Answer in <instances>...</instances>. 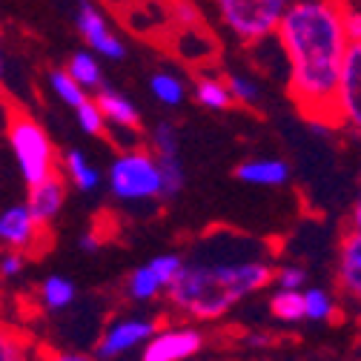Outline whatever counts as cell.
I'll list each match as a JSON object with an SVG mask.
<instances>
[{"mask_svg":"<svg viewBox=\"0 0 361 361\" xmlns=\"http://www.w3.org/2000/svg\"><path fill=\"white\" fill-rule=\"evenodd\" d=\"M273 269L276 261L267 244L218 233L184 258L164 298L169 310L184 315L187 322L212 324L227 319L255 293L267 290Z\"/></svg>","mask_w":361,"mask_h":361,"instance_id":"obj_2","label":"cell"},{"mask_svg":"<svg viewBox=\"0 0 361 361\" xmlns=\"http://www.w3.org/2000/svg\"><path fill=\"white\" fill-rule=\"evenodd\" d=\"M269 341H273V338H269L267 333H247L244 336V344L247 347H269Z\"/></svg>","mask_w":361,"mask_h":361,"instance_id":"obj_34","label":"cell"},{"mask_svg":"<svg viewBox=\"0 0 361 361\" xmlns=\"http://www.w3.org/2000/svg\"><path fill=\"white\" fill-rule=\"evenodd\" d=\"M72 20H75V29L89 52H95L101 61H109V63L126 61V40L115 32L106 12L95 0H75Z\"/></svg>","mask_w":361,"mask_h":361,"instance_id":"obj_6","label":"cell"},{"mask_svg":"<svg viewBox=\"0 0 361 361\" xmlns=\"http://www.w3.org/2000/svg\"><path fill=\"white\" fill-rule=\"evenodd\" d=\"M152 155H180V138H178V126L172 121H158L149 129V147Z\"/></svg>","mask_w":361,"mask_h":361,"instance_id":"obj_27","label":"cell"},{"mask_svg":"<svg viewBox=\"0 0 361 361\" xmlns=\"http://www.w3.org/2000/svg\"><path fill=\"white\" fill-rule=\"evenodd\" d=\"M347 227L350 230H358L361 233V192H358V198L353 201V207H350V218H347Z\"/></svg>","mask_w":361,"mask_h":361,"instance_id":"obj_33","label":"cell"},{"mask_svg":"<svg viewBox=\"0 0 361 361\" xmlns=\"http://www.w3.org/2000/svg\"><path fill=\"white\" fill-rule=\"evenodd\" d=\"M218 23L244 47L269 40L293 0H209Z\"/></svg>","mask_w":361,"mask_h":361,"instance_id":"obj_5","label":"cell"},{"mask_svg":"<svg viewBox=\"0 0 361 361\" xmlns=\"http://www.w3.org/2000/svg\"><path fill=\"white\" fill-rule=\"evenodd\" d=\"M0 361H40L37 338L20 324L0 319Z\"/></svg>","mask_w":361,"mask_h":361,"instance_id":"obj_16","label":"cell"},{"mask_svg":"<svg viewBox=\"0 0 361 361\" xmlns=\"http://www.w3.org/2000/svg\"><path fill=\"white\" fill-rule=\"evenodd\" d=\"M273 284L276 290H304L307 287V269L298 264H279L273 269Z\"/></svg>","mask_w":361,"mask_h":361,"instance_id":"obj_29","label":"cell"},{"mask_svg":"<svg viewBox=\"0 0 361 361\" xmlns=\"http://www.w3.org/2000/svg\"><path fill=\"white\" fill-rule=\"evenodd\" d=\"M301 301H304V322H312V324L330 322L333 315H336V310H338L333 293L324 290V287H310L307 284L301 290Z\"/></svg>","mask_w":361,"mask_h":361,"instance_id":"obj_22","label":"cell"},{"mask_svg":"<svg viewBox=\"0 0 361 361\" xmlns=\"http://www.w3.org/2000/svg\"><path fill=\"white\" fill-rule=\"evenodd\" d=\"M224 80H227L233 106H247V109L261 106V98H264L261 83L250 72H227V75H224Z\"/></svg>","mask_w":361,"mask_h":361,"instance_id":"obj_23","label":"cell"},{"mask_svg":"<svg viewBox=\"0 0 361 361\" xmlns=\"http://www.w3.org/2000/svg\"><path fill=\"white\" fill-rule=\"evenodd\" d=\"M333 126H341L361 138V43H350L344 55L333 104Z\"/></svg>","mask_w":361,"mask_h":361,"instance_id":"obj_9","label":"cell"},{"mask_svg":"<svg viewBox=\"0 0 361 361\" xmlns=\"http://www.w3.org/2000/svg\"><path fill=\"white\" fill-rule=\"evenodd\" d=\"M4 75H6V61H4V52H0V80H4Z\"/></svg>","mask_w":361,"mask_h":361,"instance_id":"obj_36","label":"cell"},{"mask_svg":"<svg viewBox=\"0 0 361 361\" xmlns=\"http://www.w3.org/2000/svg\"><path fill=\"white\" fill-rule=\"evenodd\" d=\"M149 92H152V98H155L161 106L178 109L180 104L187 101L190 86H187V80L180 78L178 72L158 69V72H152V78H149Z\"/></svg>","mask_w":361,"mask_h":361,"instance_id":"obj_20","label":"cell"},{"mask_svg":"<svg viewBox=\"0 0 361 361\" xmlns=\"http://www.w3.org/2000/svg\"><path fill=\"white\" fill-rule=\"evenodd\" d=\"M0 247L26 252L29 258L40 255L49 247V227H43L26 204H12L0 209Z\"/></svg>","mask_w":361,"mask_h":361,"instance_id":"obj_10","label":"cell"},{"mask_svg":"<svg viewBox=\"0 0 361 361\" xmlns=\"http://www.w3.org/2000/svg\"><path fill=\"white\" fill-rule=\"evenodd\" d=\"M26 264H29L26 252L4 250V252H0V279H18V276H23Z\"/></svg>","mask_w":361,"mask_h":361,"instance_id":"obj_30","label":"cell"},{"mask_svg":"<svg viewBox=\"0 0 361 361\" xmlns=\"http://www.w3.org/2000/svg\"><path fill=\"white\" fill-rule=\"evenodd\" d=\"M290 164L284 158H247L238 164L235 178L247 187H261V190H276L290 184Z\"/></svg>","mask_w":361,"mask_h":361,"instance_id":"obj_14","label":"cell"},{"mask_svg":"<svg viewBox=\"0 0 361 361\" xmlns=\"http://www.w3.org/2000/svg\"><path fill=\"white\" fill-rule=\"evenodd\" d=\"M37 298H40V304L47 307L49 312H58V310H66V307L75 304L78 287L69 279H63V276H47L40 281V287H37Z\"/></svg>","mask_w":361,"mask_h":361,"instance_id":"obj_21","label":"cell"},{"mask_svg":"<svg viewBox=\"0 0 361 361\" xmlns=\"http://www.w3.org/2000/svg\"><path fill=\"white\" fill-rule=\"evenodd\" d=\"M207 338L195 324L158 327L141 347V361H190L204 350Z\"/></svg>","mask_w":361,"mask_h":361,"instance_id":"obj_11","label":"cell"},{"mask_svg":"<svg viewBox=\"0 0 361 361\" xmlns=\"http://www.w3.org/2000/svg\"><path fill=\"white\" fill-rule=\"evenodd\" d=\"M49 89L55 92V98H58L63 106H69V109L80 106V104L89 98V92H86V89H83L66 69H52V72H49Z\"/></svg>","mask_w":361,"mask_h":361,"instance_id":"obj_26","label":"cell"},{"mask_svg":"<svg viewBox=\"0 0 361 361\" xmlns=\"http://www.w3.org/2000/svg\"><path fill=\"white\" fill-rule=\"evenodd\" d=\"M269 312H273L279 324H301L304 322L301 290H276L269 295Z\"/></svg>","mask_w":361,"mask_h":361,"instance_id":"obj_24","label":"cell"},{"mask_svg":"<svg viewBox=\"0 0 361 361\" xmlns=\"http://www.w3.org/2000/svg\"><path fill=\"white\" fill-rule=\"evenodd\" d=\"M161 172V198H175L187 184V172L180 155H155Z\"/></svg>","mask_w":361,"mask_h":361,"instance_id":"obj_25","label":"cell"},{"mask_svg":"<svg viewBox=\"0 0 361 361\" xmlns=\"http://www.w3.org/2000/svg\"><path fill=\"white\" fill-rule=\"evenodd\" d=\"M344 29H347L350 43H361V6L347 4V9H344Z\"/></svg>","mask_w":361,"mask_h":361,"instance_id":"obj_32","label":"cell"},{"mask_svg":"<svg viewBox=\"0 0 361 361\" xmlns=\"http://www.w3.org/2000/svg\"><path fill=\"white\" fill-rule=\"evenodd\" d=\"M58 172L66 175V184H72L75 190L80 192H95L101 184H104V175L101 169L89 161L80 149H69L63 155V161L58 164Z\"/></svg>","mask_w":361,"mask_h":361,"instance_id":"obj_17","label":"cell"},{"mask_svg":"<svg viewBox=\"0 0 361 361\" xmlns=\"http://www.w3.org/2000/svg\"><path fill=\"white\" fill-rule=\"evenodd\" d=\"M336 284L341 290V298L361 312V233L350 227L344 230L338 244Z\"/></svg>","mask_w":361,"mask_h":361,"instance_id":"obj_12","label":"cell"},{"mask_svg":"<svg viewBox=\"0 0 361 361\" xmlns=\"http://www.w3.org/2000/svg\"><path fill=\"white\" fill-rule=\"evenodd\" d=\"M347 0H293L273 40L287 63V92L298 112L333 126V104L350 49L344 29Z\"/></svg>","mask_w":361,"mask_h":361,"instance_id":"obj_1","label":"cell"},{"mask_svg":"<svg viewBox=\"0 0 361 361\" xmlns=\"http://www.w3.org/2000/svg\"><path fill=\"white\" fill-rule=\"evenodd\" d=\"M72 112H75V121H78L80 132L92 135V138H101V135L106 132V118H104V112H101V106L95 104L92 95H89L80 106H75Z\"/></svg>","mask_w":361,"mask_h":361,"instance_id":"obj_28","label":"cell"},{"mask_svg":"<svg viewBox=\"0 0 361 361\" xmlns=\"http://www.w3.org/2000/svg\"><path fill=\"white\" fill-rule=\"evenodd\" d=\"M63 204H66V178L61 172H55V175L43 178L29 187L26 207L43 227H52L58 221V215L63 212Z\"/></svg>","mask_w":361,"mask_h":361,"instance_id":"obj_13","label":"cell"},{"mask_svg":"<svg viewBox=\"0 0 361 361\" xmlns=\"http://www.w3.org/2000/svg\"><path fill=\"white\" fill-rule=\"evenodd\" d=\"M40 361H98L89 353H78V350H49L40 347Z\"/></svg>","mask_w":361,"mask_h":361,"instance_id":"obj_31","label":"cell"},{"mask_svg":"<svg viewBox=\"0 0 361 361\" xmlns=\"http://www.w3.org/2000/svg\"><path fill=\"white\" fill-rule=\"evenodd\" d=\"M89 95L92 92H98V89L106 83L104 80V63H101V58L95 55V52H89L86 47L83 49H75L72 55H69V61H66V66H63Z\"/></svg>","mask_w":361,"mask_h":361,"instance_id":"obj_19","label":"cell"},{"mask_svg":"<svg viewBox=\"0 0 361 361\" xmlns=\"http://www.w3.org/2000/svg\"><path fill=\"white\" fill-rule=\"evenodd\" d=\"M92 98L101 106V112L106 118V126H115V129L132 132V135L141 129V109L135 106L123 92H118V89L104 83L98 92H92Z\"/></svg>","mask_w":361,"mask_h":361,"instance_id":"obj_15","label":"cell"},{"mask_svg":"<svg viewBox=\"0 0 361 361\" xmlns=\"http://www.w3.org/2000/svg\"><path fill=\"white\" fill-rule=\"evenodd\" d=\"M180 264H184V255H178V252H161L149 258L147 264H141L138 269H132L126 276L123 295L135 304H149L155 298H164V293L178 276Z\"/></svg>","mask_w":361,"mask_h":361,"instance_id":"obj_8","label":"cell"},{"mask_svg":"<svg viewBox=\"0 0 361 361\" xmlns=\"http://www.w3.org/2000/svg\"><path fill=\"white\" fill-rule=\"evenodd\" d=\"M101 247V238L95 235V233H86L83 238H80V250H86V252H95Z\"/></svg>","mask_w":361,"mask_h":361,"instance_id":"obj_35","label":"cell"},{"mask_svg":"<svg viewBox=\"0 0 361 361\" xmlns=\"http://www.w3.org/2000/svg\"><path fill=\"white\" fill-rule=\"evenodd\" d=\"M6 138H9V149L15 155V164L20 169V178H23L26 187H32L37 180L58 172L61 158H58V149L49 138V132L35 118H29L26 112L9 115Z\"/></svg>","mask_w":361,"mask_h":361,"instance_id":"obj_3","label":"cell"},{"mask_svg":"<svg viewBox=\"0 0 361 361\" xmlns=\"http://www.w3.org/2000/svg\"><path fill=\"white\" fill-rule=\"evenodd\" d=\"M158 327L161 324H158V319H152V315H121V319H112L104 327V333L98 336L95 358L98 361H118L135 350H141Z\"/></svg>","mask_w":361,"mask_h":361,"instance_id":"obj_7","label":"cell"},{"mask_svg":"<svg viewBox=\"0 0 361 361\" xmlns=\"http://www.w3.org/2000/svg\"><path fill=\"white\" fill-rule=\"evenodd\" d=\"M109 195L121 204H149L161 198V172L158 161L147 147L121 149L106 172Z\"/></svg>","mask_w":361,"mask_h":361,"instance_id":"obj_4","label":"cell"},{"mask_svg":"<svg viewBox=\"0 0 361 361\" xmlns=\"http://www.w3.org/2000/svg\"><path fill=\"white\" fill-rule=\"evenodd\" d=\"M190 89H192L195 104H201L209 112H227L233 106V98H230V89H227L224 75H212V72L198 75Z\"/></svg>","mask_w":361,"mask_h":361,"instance_id":"obj_18","label":"cell"}]
</instances>
